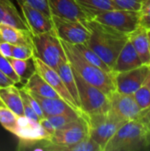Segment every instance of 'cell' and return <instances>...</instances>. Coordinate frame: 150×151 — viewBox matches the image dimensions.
Segmentation results:
<instances>
[{
	"label": "cell",
	"instance_id": "6da1fadb",
	"mask_svg": "<svg viewBox=\"0 0 150 151\" xmlns=\"http://www.w3.org/2000/svg\"><path fill=\"white\" fill-rule=\"evenodd\" d=\"M81 22L90 32V37L86 45L93 50L113 70L119 52L128 41V35L92 19H87Z\"/></svg>",
	"mask_w": 150,
	"mask_h": 151
},
{
	"label": "cell",
	"instance_id": "7a4b0ae2",
	"mask_svg": "<svg viewBox=\"0 0 150 151\" xmlns=\"http://www.w3.org/2000/svg\"><path fill=\"white\" fill-rule=\"evenodd\" d=\"M61 43L71 66L84 81L96 87L108 96L116 91L114 73H106L87 61L73 44L62 40Z\"/></svg>",
	"mask_w": 150,
	"mask_h": 151
},
{
	"label": "cell",
	"instance_id": "3957f363",
	"mask_svg": "<svg viewBox=\"0 0 150 151\" xmlns=\"http://www.w3.org/2000/svg\"><path fill=\"white\" fill-rule=\"evenodd\" d=\"M150 150V131L139 120L124 124L106 144L103 151H141Z\"/></svg>",
	"mask_w": 150,
	"mask_h": 151
},
{
	"label": "cell",
	"instance_id": "277c9868",
	"mask_svg": "<svg viewBox=\"0 0 150 151\" xmlns=\"http://www.w3.org/2000/svg\"><path fill=\"white\" fill-rule=\"evenodd\" d=\"M30 35L34 57L38 58L50 67L56 70L59 63L67 58L61 40L54 30L36 35L30 33Z\"/></svg>",
	"mask_w": 150,
	"mask_h": 151
},
{
	"label": "cell",
	"instance_id": "5b68a950",
	"mask_svg": "<svg viewBox=\"0 0 150 151\" xmlns=\"http://www.w3.org/2000/svg\"><path fill=\"white\" fill-rule=\"evenodd\" d=\"M88 121L89 137L100 146L102 151L116 132L127 122L119 119L110 110L106 112L88 115Z\"/></svg>",
	"mask_w": 150,
	"mask_h": 151
},
{
	"label": "cell",
	"instance_id": "8992f818",
	"mask_svg": "<svg viewBox=\"0 0 150 151\" xmlns=\"http://www.w3.org/2000/svg\"><path fill=\"white\" fill-rule=\"evenodd\" d=\"M72 69L77 84L81 111L89 115L109 111V96L96 87L84 81L72 67Z\"/></svg>",
	"mask_w": 150,
	"mask_h": 151
},
{
	"label": "cell",
	"instance_id": "52a82bcc",
	"mask_svg": "<svg viewBox=\"0 0 150 151\" xmlns=\"http://www.w3.org/2000/svg\"><path fill=\"white\" fill-rule=\"evenodd\" d=\"M88 19H95L115 30L129 35L139 27V12L131 10H108L88 12Z\"/></svg>",
	"mask_w": 150,
	"mask_h": 151
},
{
	"label": "cell",
	"instance_id": "ba28073f",
	"mask_svg": "<svg viewBox=\"0 0 150 151\" xmlns=\"http://www.w3.org/2000/svg\"><path fill=\"white\" fill-rule=\"evenodd\" d=\"M54 31L57 37L72 44H87L90 32L81 21L70 20L57 16H51Z\"/></svg>",
	"mask_w": 150,
	"mask_h": 151
},
{
	"label": "cell",
	"instance_id": "9c48e42d",
	"mask_svg": "<svg viewBox=\"0 0 150 151\" xmlns=\"http://www.w3.org/2000/svg\"><path fill=\"white\" fill-rule=\"evenodd\" d=\"M88 138H89L88 115L83 112L77 120L56 130L49 142L56 145H72Z\"/></svg>",
	"mask_w": 150,
	"mask_h": 151
},
{
	"label": "cell",
	"instance_id": "30bf717a",
	"mask_svg": "<svg viewBox=\"0 0 150 151\" xmlns=\"http://www.w3.org/2000/svg\"><path fill=\"white\" fill-rule=\"evenodd\" d=\"M15 135L19 139L18 150L31 149L40 141H50L49 134L39 122L29 119L25 116L18 118V127Z\"/></svg>",
	"mask_w": 150,
	"mask_h": 151
},
{
	"label": "cell",
	"instance_id": "8fae6325",
	"mask_svg": "<svg viewBox=\"0 0 150 151\" xmlns=\"http://www.w3.org/2000/svg\"><path fill=\"white\" fill-rule=\"evenodd\" d=\"M149 72V65H142L140 67L114 73L116 91L123 94L133 95L144 82Z\"/></svg>",
	"mask_w": 150,
	"mask_h": 151
},
{
	"label": "cell",
	"instance_id": "7c38bea8",
	"mask_svg": "<svg viewBox=\"0 0 150 151\" xmlns=\"http://www.w3.org/2000/svg\"><path fill=\"white\" fill-rule=\"evenodd\" d=\"M109 110L123 120L129 121L136 119L138 115L141 111V108L136 104L133 95H127L114 91L109 96Z\"/></svg>",
	"mask_w": 150,
	"mask_h": 151
},
{
	"label": "cell",
	"instance_id": "4fadbf2b",
	"mask_svg": "<svg viewBox=\"0 0 150 151\" xmlns=\"http://www.w3.org/2000/svg\"><path fill=\"white\" fill-rule=\"evenodd\" d=\"M33 60H34L35 71L47 81V83L58 94V96L63 100H65L67 104H69L75 109L80 111L76 105L73 98L72 97L71 94L69 93L68 89L66 88L65 83L63 82L62 79L60 78L57 71L50 67L48 65L43 63L36 57H33Z\"/></svg>",
	"mask_w": 150,
	"mask_h": 151
},
{
	"label": "cell",
	"instance_id": "5bb4252c",
	"mask_svg": "<svg viewBox=\"0 0 150 151\" xmlns=\"http://www.w3.org/2000/svg\"><path fill=\"white\" fill-rule=\"evenodd\" d=\"M24 19L28 27L31 34H42L54 30L51 16L45 14L40 10L27 4H23L20 6Z\"/></svg>",
	"mask_w": 150,
	"mask_h": 151
},
{
	"label": "cell",
	"instance_id": "9a60e30c",
	"mask_svg": "<svg viewBox=\"0 0 150 151\" xmlns=\"http://www.w3.org/2000/svg\"><path fill=\"white\" fill-rule=\"evenodd\" d=\"M47 2L51 16L76 21L88 19L85 10L75 0H47Z\"/></svg>",
	"mask_w": 150,
	"mask_h": 151
},
{
	"label": "cell",
	"instance_id": "2e32d148",
	"mask_svg": "<svg viewBox=\"0 0 150 151\" xmlns=\"http://www.w3.org/2000/svg\"><path fill=\"white\" fill-rule=\"evenodd\" d=\"M31 94V93H30ZM36 102L39 104L44 118L49 116H55V115H61V114H67V115H76L81 114L82 111L75 109L69 104H67L62 98H51V97H43L34 94H31Z\"/></svg>",
	"mask_w": 150,
	"mask_h": 151
},
{
	"label": "cell",
	"instance_id": "e0dca14e",
	"mask_svg": "<svg viewBox=\"0 0 150 151\" xmlns=\"http://www.w3.org/2000/svg\"><path fill=\"white\" fill-rule=\"evenodd\" d=\"M143 64L136 53L133 46L130 41H127L117 58L112 72L114 73H122L140 67Z\"/></svg>",
	"mask_w": 150,
	"mask_h": 151
},
{
	"label": "cell",
	"instance_id": "ac0fdd59",
	"mask_svg": "<svg viewBox=\"0 0 150 151\" xmlns=\"http://www.w3.org/2000/svg\"><path fill=\"white\" fill-rule=\"evenodd\" d=\"M128 41L133 46L142 64L150 65V47L148 29L138 27L134 31L128 35Z\"/></svg>",
	"mask_w": 150,
	"mask_h": 151
},
{
	"label": "cell",
	"instance_id": "d6986e66",
	"mask_svg": "<svg viewBox=\"0 0 150 151\" xmlns=\"http://www.w3.org/2000/svg\"><path fill=\"white\" fill-rule=\"evenodd\" d=\"M0 41L12 45H32L29 30L19 29L6 24L0 23Z\"/></svg>",
	"mask_w": 150,
	"mask_h": 151
},
{
	"label": "cell",
	"instance_id": "ffe728a7",
	"mask_svg": "<svg viewBox=\"0 0 150 151\" xmlns=\"http://www.w3.org/2000/svg\"><path fill=\"white\" fill-rule=\"evenodd\" d=\"M23 88L31 94H34L43 97H60L58 94L47 83V81L36 71L27 80V82L23 86Z\"/></svg>",
	"mask_w": 150,
	"mask_h": 151
},
{
	"label": "cell",
	"instance_id": "44dd1931",
	"mask_svg": "<svg viewBox=\"0 0 150 151\" xmlns=\"http://www.w3.org/2000/svg\"><path fill=\"white\" fill-rule=\"evenodd\" d=\"M0 97L5 107L10 109L19 117L24 116L23 102L19 93V88L15 85L1 88Z\"/></svg>",
	"mask_w": 150,
	"mask_h": 151
},
{
	"label": "cell",
	"instance_id": "7402d4cb",
	"mask_svg": "<svg viewBox=\"0 0 150 151\" xmlns=\"http://www.w3.org/2000/svg\"><path fill=\"white\" fill-rule=\"evenodd\" d=\"M56 71L59 74L63 82L65 83L66 88L68 89L69 93L71 94L72 97L73 98L76 105L80 110V97H79L77 84L75 81V78L73 75L72 66H71L70 63L68 62L67 58L59 63V65L56 68Z\"/></svg>",
	"mask_w": 150,
	"mask_h": 151
},
{
	"label": "cell",
	"instance_id": "603a6c76",
	"mask_svg": "<svg viewBox=\"0 0 150 151\" xmlns=\"http://www.w3.org/2000/svg\"><path fill=\"white\" fill-rule=\"evenodd\" d=\"M0 23L19 29L29 30L25 19L20 16L15 5H9L0 2Z\"/></svg>",
	"mask_w": 150,
	"mask_h": 151
},
{
	"label": "cell",
	"instance_id": "cb8c5ba5",
	"mask_svg": "<svg viewBox=\"0 0 150 151\" xmlns=\"http://www.w3.org/2000/svg\"><path fill=\"white\" fill-rule=\"evenodd\" d=\"M42 150L48 151H102L100 146L90 137L81 141L78 143L72 144V145H56L50 143L48 141L43 147L42 148Z\"/></svg>",
	"mask_w": 150,
	"mask_h": 151
},
{
	"label": "cell",
	"instance_id": "d4e9b609",
	"mask_svg": "<svg viewBox=\"0 0 150 151\" xmlns=\"http://www.w3.org/2000/svg\"><path fill=\"white\" fill-rule=\"evenodd\" d=\"M14 72L22 81H27L34 72L35 67L33 58L28 59H18L13 58H8Z\"/></svg>",
	"mask_w": 150,
	"mask_h": 151
},
{
	"label": "cell",
	"instance_id": "484cf974",
	"mask_svg": "<svg viewBox=\"0 0 150 151\" xmlns=\"http://www.w3.org/2000/svg\"><path fill=\"white\" fill-rule=\"evenodd\" d=\"M74 46L76 47V49L79 50V52L81 54V56L87 61H88L92 65H94L101 68L102 70H103L106 73H113L112 70L108 66V65L93 50H91L88 45L81 43V44H76Z\"/></svg>",
	"mask_w": 150,
	"mask_h": 151
},
{
	"label": "cell",
	"instance_id": "4316f807",
	"mask_svg": "<svg viewBox=\"0 0 150 151\" xmlns=\"http://www.w3.org/2000/svg\"><path fill=\"white\" fill-rule=\"evenodd\" d=\"M76 3L88 12H100L118 9L111 0H75Z\"/></svg>",
	"mask_w": 150,
	"mask_h": 151
},
{
	"label": "cell",
	"instance_id": "83f0119b",
	"mask_svg": "<svg viewBox=\"0 0 150 151\" xmlns=\"http://www.w3.org/2000/svg\"><path fill=\"white\" fill-rule=\"evenodd\" d=\"M18 118L13 111L5 106L0 107V124L4 128L15 134L18 127Z\"/></svg>",
	"mask_w": 150,
	"mask_h": 151
},
{
	"label": "cell",
	"instance_id": "f1b7e54d",
	"mask_svg": "<svg viewBox=\"0 0 150 151\" xmlns=\"http://www.w3.org/2000/svg\"><path fill=\"white\" fill-rule=\"evenodd\" d=\"M83 112L81 114H76V115H67V114H61V115H55V116H49L47 119L50 121L52 126L56 130L60 129L70 123L77 120L79 118L82 116Z\"/></svg>",
	"mask_w": 150,
	"mask_h": 151
},
{
	"label": "cell",
	"instance_id": "f546056e",
	"mask_svg": "<svg viewBox=\"0 0 150 151\" xmlns=\"http://www.w3.org/2000/svg\"><path fill=\"white\" fill-rule=\"evenodd\" d=\"M134 100L141 111L149 108L150 106V90L142 85L139 89H137L133 94Z\"/></svg>",
	"mask_w": 150,
	"mask_h": 151
},
{
	"label": "cell",
	"instance_id": "4dcf8cb0",
	"mask_svg": "<svg viewBox=\"0 0 150 151\" xmlns=\"http://www.w3.org/2000/svg\"><path fill=\"white\" fill-rule=\"evenodd\" d=\"M33 46L29 45H12L11 57L18 59H28L34 57Z\"/></svg>",
	"mask_w": 150,
	"mask_h": 151
},
{
	"label": "cell",
	"instance_id": "1f68e13d",
	"mask_svg": "<svg viewBox=\"0 0 150 151\" xmlns=\"http://www.w3.org/2000/svg\"><path fill=\"white\" fill-rule=\"evenodd\" d=\"M139 12V26L150 29V0H143Z\"/></svg>",
	"mask_w": 150,
	"mask_h": 151
},
{
	"label": "cell",
	"instance_id": "d6a6232c",
	"mask_svg": "<svg viewBox=\"0 0 150 151\" xmlns=\"http://www.w3.org/2000/svg\"><path fill=\"white\" fill-rule=\"evenodd\" d=\"M0 71L3 73H4L7 77H9L15 84L21 82L20 78L14 72L10 61L8 60V58L4 57L1 54H0Z\"/></svg>",
	"mask_w": 150,
	"mask_h": 151
},
{
	"label": "cell",
	"instance_id": "836d02e7",
	"mask_svg": "<svg viewBox=\"0 0 150 151\" xmlns=\"http://www.w3.org/2000/svg\"><path fill=\"white\" fill-rule=\"evenodd\" d=\"M118 9L139 11L143 0H111Z\"/></svg>",
	"mask_w": 150,
	"mask_h": 151
},
{
	"label": "cell",
	"instance_id": "e575fe53",
	"mask_svg": "<svg viewBox=\"0 0 150 151\" xmlns=\"http://www.w3.org/2000/svg\"><path fill=\"white\" fill-rule=\"evenodd\" d=\"M22 102H23V108H24V116L29 119L39 122L40 119H39L38 115L36 114V112L34 111V110L24 99H22Z\"/></svg>",
	"mask_w": 150,
	"mask_h": 151
},
{
	"label": "cell",
	"instance_id": "d590c367",
	"mask_svg": "<svg viewBox=\"0 0 150 151\" xmlns=\"http://www.w3.org/2000/svg\"><path fill=\"white\" fill-rule=\"evenodd\" d=\"M137 119H139L150 131V106L140 112Z\"/></svg>",
	"mask_w": 150,
	"mask_h": 151
},
{
	"label": "cell",
	"instance_id": "8d00e7d4",
	"mask_svg": "<svg viewBox=\"0 0 150 151\" xmlns=\"http://www.w3.org/2000/svg\"><path fill=\"white\" fill-rule=\"evenodd\" d=\"M11 48H12V44L7 42L0 41V54L3 55L4 57L7 58L11 57Z\"/></svg>",
	"mask_w": 150,
	"mask_h": 151
},
{
	"label": "cell",
	"instance_id": "74e56055",
	"mask_svg": "<svg viewBox=\"0 0 150 151\" xmlns=\"http://www.w3.org/2000/svg\"><path fill=\"white\" fill-rule=\"evenodd\" d=\"M39 123H40L41 127H42L49 134L52 135V134L55 133L56 129L54 128V127L52 126V124L50 123V121L47 118H43V119H40Z\"/></svg>",
	"mask_w": 150,
	"mask_h": 151
},
{
	"label": "cell",
	"instance_id": "f35d334b",
	"mask_svg": "<svg viewBox=\"0 0 150 151\" xmlns=\"http://www.w3.org/2000/svg\"><path fill=\"white\" fill-rule=\"evenodd\" d=\"M11 85H15V83L9 78L7 77L4 73H3L0 71V88H5Z\"/></svg>",
	"mask_w": 150,
	"mask_h": 151
},
{
	"label": "cell",
	"instance_id": "ab89813d",
	"mask_svg": "<svg viewBox=\"0 0 150 151\" xmlns=\"http://www.w3.org/2000/svg\"><path fill=\"white\" fill-rule=\"evenodd\" d=\"M143 85L145 87H147L150 90V65H149V72H148V74H147V76H146V78L144 80Z\"/></svg>",
	"mask_w": 150,
	"mask_h": 151
},
{
	"label": "cell",
	"instance_id": "60d3db41",
	"mask_svg": "<svg viewBox=\"0 0 150 151\" xmlns=\"http://www.w3.org/2000/svg\"><path fill=\"white\" fill-rule=\"evenodd\" d=\"M0 2H4V3H5V4H7L9 5H14L13 0H0Z\"/></svg>",
	"mask_w": 150,
	"mask_h": 151
},
{
	"label": "cell",
	"instance_id": "b9f144b4",
	"mask_svg": "<svg viewBox=\"0 0 150 151\" xmlns=\"http://www.w3.org/2000/svg\"><path fill=\"white\" fill-rule=\"evenodd\" d=\"M16 1H17V3L19 4V7H20L23 4H25V0H16Z\"/></svg>",
	"mask_w": 150,
	"mask_h": 151
},
{
	"label": "cell",
	"instance_id": "7bdbcfd3",
	"mask_svg": "<svg viewBox=\"0 0 150 151\" xmlns=\"http://www.w3.org/2000/svg\"><path fill=\"white\" fill-rule=\"evenodd\" d=\"M148 36H149V47H150V29L148 30Z\"/></svg>",
	"mask_w": 150,
	"mask_h": 151
},
{
	"label": "cell",
	"instance_id": "ee69618b",
	"mask_svg": "<svg viewBox=\"0 0 150 151\" xmlns=\"http://www.w3.org/2000/svg\"><path fill=\"white\" fill-rule=\"evenodd\" d=\"M2 106H4V103H3V101H2V99L0 97V107H2Z\"/></svg>",
	"mask_w": 150,
	"mask_h": 151
}]
</instances>
